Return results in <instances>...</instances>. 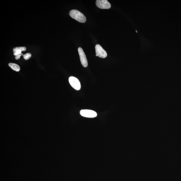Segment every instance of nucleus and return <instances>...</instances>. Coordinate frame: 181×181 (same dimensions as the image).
Masks as SVG:
<instances>
[{"label":"nucleus","instance_id":"6e6552de","mask_svg":"<svg viewBox=\"0 0 181 181\" xmlns=\"http://www.w3.org/2000/svg\"><path fill=\"white\" fill-rule=\"evenodd\" d=\"M8 66L10 68L16 72H19L20 70V66L17 64L14 63H9Z\"/></svg>","mask_w":181,"mask_h":181},{"label":"nucleus","instance_id":"20e7f679","mask_svg":"<svg viewBox=\"0 0 181 181\" xmlns=\"http://www.w3.org/2000/svg\"><path fill=\"white\" fill-rule=\"evenodd\" d=\"M81 116L87 118H94L97 116V113L94 111L90 110H81L80 112Z\"/></svg>","mask_w":181,"mask_h":181},{"label":"nucleus","instance_id":"423d86ee","mask_svg":"<svg viewBox=\"0 0 181 181\" xmlns=\"http://www.w3.org/2000/svg\"><path fill=\"white\" fill-rule=\"evenodd\" d=\"M95 51L96 55L99 57L104 58L107 57V54L106 52L100 45L97 44L96 45Z\"/></svg>","mask_w":181,"mask_h":181},{"label":"nucleus","instance_id":"7ed1b4c3","mask_svg":"<svg viewBox=\"0 0 181 181\" xmlns=\"http://www.w3.org/2000/svg\"><path fill=\"white\" fill-rule=\"evenodd\" d=\"M96 5L98 8L103 9H109L111 7V5L107 0H97Z\"/></svg>","mask_w":181,"mask_h":181},{"label":"nucleus","instance_id":"0eeeda50","mask_svg":"<svg viewBox=\"0 0 181 181\" xmlns=\"http://www.w3.org/2000/svg\"><path fill=\"white\" fill-rule=\"evenodd\" d=\"M26 50V48L25 47H16L13 49L14 55L16 56L20 54H22V51H24Z\"/></svg>","mask_w":181,"mask_h":181},{"label":"nucleus","instance_id":"9b49d317","mask_svg":"<svg viewBox=\"0 0 181 181\" xmlns=\"http://www.w3.org/2000/svg\"><path fill=\"white\" fill-rule=\"evenodd\" d=\"M96 57H97L98 56H97V55H96Z\"/></svg>","mask_w":181,"mask_h":181},{"label":"nucleus","instance_id":"9d476101","mask_svg":"<svg viewBox=\"0 0 181 181\" xmlns=\"http://www.w3.org/2000/svg\"><path fill=\"white\" fill-rule=\"evenodd\" d=\"M24 54H23L17 55L15 56V58L17 60H19L21 56H24Z\"/></svg>","mask_w":181,"mask_h":181},{"label":"nucleus","instance_id":"1a4fd4ad","mask_svg":"<svg viewBox=\"0 0 181 181\" xmlns=\"http://www.w3.org/2000/svg\"><path fill=\"white\" fill-rule=\"evenodd\" d=\"M31 54L30 53H27L25 54H24L23 56L24 59L26 60H27L29 59H30V58L31 57Z\"/></svg>","mask_w":181,"mask_h":181},{"label":"nucleus","instance_id":"f257e3e1","mask_svg":"<svg viewBox=\"0 0 181 181\" xmlns=\"http://www.w3.org/2000/svg\"><path fill=\"white\" fill-rule=\"evenodd\" d=\"M69 14L72 18L78 22L84 23L86 21L85 16L83 14L77 10H73L70 11Z\"/></svg>","mask_w":181,"mask_h":181},{"label":"nucleus","instance_id":"f03ea898","mask_svg":"<svg viewBox=\"0 0 181 181\" xmlns=\"http://www.w3.org/2000/svg\"><path fill=\"white\" fill-rule=\"evenodd\" d=\"M69 82L71 86L75 90H79L81 88V85L79 81L74 77H70L69 79Z\"/></svg>","mask_w":181,"mask_h":181},{"label":"nucleus","instance_id":"39448f33","mask_svg":"<svg viewBox=\"0 0 181 181\" xmlns=\"http://www.w3.org/2000/svg\"><path fill=\"white\" fill-rule=\"evenodd\" d=\"M78 51L79 55L81 62V65L85 68H86L88 66V63L86 57L85 53L82 48H78Z\"/></svg>","mask_w":181,"mask_h":181}]
</instances>
